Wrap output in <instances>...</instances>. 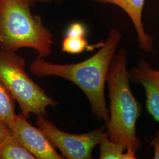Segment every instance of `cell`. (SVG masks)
<instances>
[{
  "label": "cell",
  "mask_w": 159,
  "mask_h": 159,
  "mask_svg": "<svg viewBox=\"0 0 159 159\" xmlns=\"http://www.w3.org/2000/svg\"><path fill=\"white\" fill-rule=\"evenodd\" d=\"M121 40L118 29H111L99 50L83 61L71 64L48 62L38 55L30 66L33 74L39 77L56 76L67 80L85 94L94 115L98 121L107 124L110 116L106 106L104 87L108 68Z\"/></svg>",
  "instance_id": "1"
},
{
  "label": "cell",
  "mask_w": 159,
  "mask_h": 159,
  "mask_svg": "<svg viewBox=\"0 0 159 159\" xmlns=\"http://www.w3.org/2000/svg\"><path fill=\"white\" fill-rule=\"evenodd\" d=\"M127 54L125 48L120 50L114 54L108 68L106 82L110 114L106 133L110 140L123 143L127 149L136 153L141 148L136 125L142 108L131 90Z\"/></svg>",
  "instance_id": "2"
},
{
  "label": "cell",
  "mask_w": 159,
  "mask_h": 159,
  "mask_svg": "<svg viewBox=\"0 0 159 159\" xmlns=\"http://www.w3.org/2000/svg\"><path fill=\"white\" fill-rule=\"evenodd\" d=\"M32 5L30 0H0V48L16 52L30 48L47 57L52 35L41 17L31 12Z\"/></svg>",
  "instance_id": "3"
},
{
  "label": "cell",
  "mask_w": 159,
  "mask_h": 159,
  "mask_svg": "<svg viewBox=\"0 0 159 159\" xmlns=\"http://www.w3.org/2000/svg\"><path fill=\"white\" fill-rule=\"evenodd\" d=\"M25 66L24 60L15 52L0 48V81L17 101L21 114L27 118L31 113L46 116L47 107L58 102L29 77Z\"/></svg>",
  "instance_id": "4"
},
{
  "label": "cell",
  "mask_w": 159,
  "mask_h": 159,
  "mask_svg": "<svg viewBox=\"0 0 159 159\" xmlns=\"http://www.w3.org/2000/svg\"><path fill=\"white\" fill-rule=\"evenodd\" d=\"M37 124L55 148L68 159H90L97 145L106 136L105 127L81 134H73L60 130L44 115H37Z\"/></svg>",
  "instance_id": "5"
},
{
  "label": "cell",
  "mask_w": 159,
  "mask_h": 159,
  "mask_svg": "<svg viewBox=\"0 0 159 159\" xmlns=\"http://www.w3.org/2000/svg\"><path fill=\"white\" fill-rule=\"evenodd\" d=\"M10 130L17 141L36 159H65L57 153L43 131L31 125L22 114L17 115Z\"/></svg>",
  "instance_id": "6"
},
{
  "label": "cell",
  "mask_w": 159,
  "mask_h": 159,
  "mask_svg": "<svg viewBox=\"0 0 159 159\" xmlns=\"http://www.w3.org/2000/svg\"><path fill=\"white\" fill-rule=\"evenodd\" d=\"M130 79L141 84L146 96V106L148 113L159 123V70H155L145 60L129 71Z\"/></svg>",
  "instance_id": "7"
},
{
  "label": "cell",
  "mask_w": 159,
  "mask_h": 159,
  "mask_svg": "<svg viewBox=\"0 0 159 159\" xmlns=\"http://www.w3.org/2000/svg\"><path fill=\"white\" fill-rule=\"evenodd\" d=\"M101 4H111L119 7L130 17L136 31L139 46L146 52L153 48V37L148 35L143 27L142 12L146 0H93Z\"/></svg>",
  "instance_id": "8"
},
{
  "label": "cell",
  "mask_w": 159,
  "mask_h": 159,
  "mask_svg": "<svg viewBox=\"0 0 159 159\" xmlns=\"http://www.w3.org/2000/svg\"><path fill=\"white\" fill-rule=\"evenodd\" d=\"M100 159H135L136 153L127 149L125 144L109 140L108 136L104 137L100 143Z\"/></svg>",
  "instance_id": "9"
},
{
  "label": "cell",
  "mask_w": 159,
  "mask_h": 159,
  "mask_svg": "<svg viewBox=\"0 0 159 159\" xmlns=\"http://www.w3.org/2000/svg\"><path fill=\"white\" fill-rule=\"evenodd\" d=\"M34 156L11 135L0 146V159H35Z\"/></svg>",
  "instance_id": "10"
},
{
  "label": "cell",
  "mask_w": 159,
  "mask_h": 159,
  "mask_svg": "<svg viewBox=\"0 0 159 159\" xmlns=\"http://www.w3.org/2000/svg\"><path fill=\"white\" fill-rule=\"evenodd\" d=\"M14 102V97L0 81V120L10 129L17 117L15 113Z\"/></svg>",
  "instance_id": "11"
},
{
  "label": "cell",
  "mask_w": 159,
  "mask_h": 159,
  "mask_svg": "<svg viewBox=\"0 0 159 159\" xmlns=\"http://www.w3.org/2000/svg\"><path fill=\"white\" fill-rule=\"evenodd\" d=\"M85 37H72L66 36L62 42V51L73 54L83 52L85 50H93Z\"/></svg>",
  "instance_id": "12"
},
{
  "label": "cell",
  "mask_w": 159,
  "mask_h": 159,
  "mask_svg": "<svg viewBox=\"0 0 159 159\" xmlns=\"http://www.w3.org/2000/svg\"><path fill=\"white\" fill-rule=\"evenodd\" d=\"M86 29L84 25L81 23H76L71 24L68 27L66 36L72 37H85Z\"/></svg>",
  "instance_id": "13"
},
{
  "label": "cell",
  "mask_w": 159,
  "mask_h": 159,
  "mask_svg": "<svg viewBox=\"0 0 159 159\" xmlns=\"http://www.w3.org/2000/svg\"><path fill=\"white\" fill-rule=\"evenodd\" d=\"M11 134V131L8 126L0 120V146Z\"/></svg>",
  "instance_id": "14"
},
{
  "label": "cell",
  "mask_w": 159,
  "mask_h": 159,
  "mask_svg": "<svg viewBox=\"0 0 159 159\" xmlns=\"http://www.w3.org/2000/svg\"><path fill=\"white\" fill-rule=\"evenodd\" d=\"M150 146L154 148V159H159V133L151 142Z\"/></svg>",
  "instance_id": "15"
},
{
  "label": "cell",
  "mask_w": 159,
  "mask_h": 159,
  "mask_svg": "<svg viewBox=\"0 0 159 159\" xmlns=\"http://www.w3.org/2000/svg\"><path fill=\"white\" fill-rule=\"evenodd\" d=\"M30 1L31 2L33 5H34L35 3H50L51 2V0H30Z\"/></svg>",
  "instance_id": "16"
},
{
  "label": "cell",
  "mask_w": 159,
  "mask_h": 159,
  "mask_svg": "<svg viewBox=\"0 0 159 159\" xmlns=\"http://www.w3.org/2000/svg\"><path fill=\"white\" fill-rule=\"evenodd\" d=\"M51 1H52V0H51ZM58 1H60V0H58Z\"/></svg>",
  "instance_id": "17"
}]
</instances>
